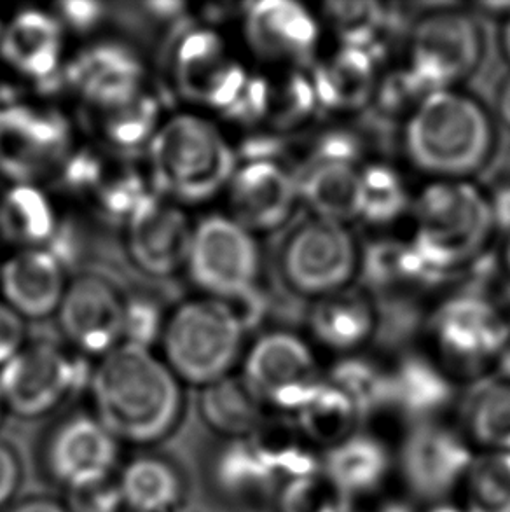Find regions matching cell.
Returning <instances> with one entry per match:
<instances>
[{
  "instance_id": "19",
  "label": "cell",
  "mask_w": 510,
  "mask_h": 512,
  "mask_svg": "<svg viewBox=\"0 0 510 512\" xmlns=\"http://www.w3.org/2000/svg\"><path fill=\"white\" fill-rule=\"evenodd\" d=\"M70 84L95 112L128 104L144 93V67L114 42L86 49L69 67Z\"/></svg>"
},
{
  "instance_id": "35",
  "label": "cell",
  "mask_w": 510,
  "mask_h": 512,
  "mask_svg": "<svg viewBox=\"0 0 510 512\" xmlns=\"http://www.w3.org/2000/svg\"><path fill=\"white\" fill-rule=\"evenodd\" d=\"M98 116L105 139L119 149H137L147 142L151 144L158 132V102L145 91L128 104L98 112Z\"/></svg>"
},
{
  "instance_id": "44",
  "label": "cell",
  "mask_w": 510,
  "mask_h": 512,
  "mask_svg": "<svg viewBox=\"0 0 510 512\" xmlns=\"http://www.w3.org/2000/svg\"><path fill=\"white\" fill-rule=\"evenodd\" d=\"M25 346V322L13 308L0 303V367Z\"/></svg>"
},
{
  "instance_id": "36",
  "label": "cell",
  "mask_w": 510,
  "mask_h": 512,
  "mask_svg": "<svg viewBox=\"0 0 510 512\" xmlns=\"http://www.w3.org/2000/svg\"><path fill=\"white\" fill-rule=\"evenodd\" d=\"M229 448L231 450L224 453L219 471L222 485L229 492L240 497H259L271 488H276L278 492L275 472L250 437L233 441Z\"/></svg>"
},
{
  "instance_id": "20",
  "label": "cell",
  "mask_w": 510,
  "mask_h": 512,
  "mask_svg": "<svg viewBox=\"0 0 510 512\" xmlns=\"http://www.w3.org/2000/svg\"><path fill=\"white\" fill-rule=\"evenodd\" d=\"M0 287L7 306L30 319H44L58 312L67 291L62 264L46 249L14 254L0 270Z\"/></svg>"
},
{
  "instance_id": "16",
  "label": "cell",
  "mask_w": 510,
  "mask_h": 512,
  "mask_svg": "<svg viewBox=\"0 0 510 512\" xmlns=\"http://www.w3.org/2000/svg\"><path fill=\"white\" fill-rule=\"evenodd\" d=\"M128 250L138 268L168 277L187 266L193 229L186 214L161 194H149L128 222Z\"/></svg>"
},
{
  "instance_id": "41",
  "label": "cell",
  "mask_w": 510,
  "mask_h": 512,
  "mask_svg": "<svg viewBox=\"0 0 510 512\" xmlns=\"http://www.w3.org/2000/svg\"><path fill=\"white\" fill-rule=\"evenodd\" d=\"M435 91L430 90L409 67L380 77L373 104L392 118H409Z\"/></svg>"
},
{
  "instance_id": "49",
  "label": "cell",
  "mask_w": 510,
  "mask_h": 512,
  "mask_svg": "<svg viewBox=\"0 0 510 512\" xmlns=\"http://www.w3.org/2000/svg\"><path fill=\"white\" fill-rule=\"evenodd\" d=\"M498 112H500V119L510 130V76L505 79L498 93Z\"/></svg>"
},
{
  "instance_id": "11",
  "label": "cell",
  "mask_w": 510,
  "mask_h": 512,
  "mask_svg": "<svg viewBox=\"0 0 510 512\" xmlns=\"http://www.w3.org/2000/svg\"><path fill=\"white\" fill-rule=\"evenodd\" d=\"M187 268L208 298L228 301L254 291L259 273L254 235L231 217L210 215L193 229Z\"/></svg>"
},
{
  "instance_id": "9",
  "label": "cell",
  "mask_w": 510,
  "mask_h": 512,
  "mask_svg": "<svg viewBox=\"0 0 510 512\" xmlns=\"http://www.w3.org/2000/svg\"><path fill=\"white\" fill-rule=\"evenodd\" d=\"M242 380L264 408L296 415L322 387L317 357L296 334H264L250 346Z\"/></svg>"
},
{
  "instance_id": "38",
  "label": "cell",
  "mask_w": 510,
  "mask_h": 512,
  "mask_svg": "<svg viewBox=\"0 0 510 512\" xmlns=\"http://www.w3.org/2000/svg\"><path fill=\"white\" fill-rule=\"evenodd\" d=\"M329 383L355 404L360 416L373 413L385 402H390V374L360 357L341 360L334 367Z\"/></svg>"
},
{
  "instance_id": "27",
  "label": "cell",
  "mask_w": 510,
  "mask_h": 512,
  "mask_svg": "<svg viewBox=\"0 0 510 512\" xmlns=\"http://www.w3.org/2000/svg\"><path fill=\"white\" fill-rule=\"evenodd\" d=\"M266 408L257 401L242 376H226L203 387L200 413L210 429L233 441L255 436L266 423Z\"/></svg>"
},
{
  "instance_id": "7",
  "label": "cell",
  "mask_w": 510,
  "mask_h": 512,
  "mask_svg": "<svg viewBox=\"0 0 510 512\" xmlns=\"http://www.w3.org/2000/svg\"><path fill=\"white\" fill-rule=\"evenodd\" d=\"M280 263L292 291L320 299L348 287L360 270V252L345 224L313 217L290 235Z\"/></svg>"
},
{
  "instance_id": "52",
  "label": "cell",
  "mask_w": 510,
  "mask_h": 512,
  "mask_svg": "<svg viewBox=\"0 0 510 512\" xmlns=\"http://www.w3.org/2000/svg\"><path fill=\"white\" fill-rule=\"evenodd\" d=\"M502 264L510 277V229L505 233L504 249H502Z\"/></svg>"
},
{
  "instance_id": "26",
  "label": "cell",
  "mask_w": 510,
  "mask_h": 512,
  "mask_svg": "<svg viewBox=\"0 0 510 512\" xmlns=\"http://www.w3.org/2000/svg\"><path fill=\"white\" fill-rule=\"evenodd\" d=\"M125 511L175 512L184 499V479L166 458L142 455L123 467L118 479Z\"/></svg>"
},
{
  "instance_id": "29",
  "label": "cell",
  "mask_w": 510,
  "mask_h": 512,
  "mask_svg": "<svg viewBox=\"0 0 510 512\" xmlns=\"http://www.w3.org/2000/svg\"><path fill=\"white\" fill-rule=\"evenodd\" d=\"M362 418L341 390L324 381L296 413V427L313 448L331 450L353 436Z\"/></svg>"
},
{
  "instance_id": "47",
  "label": "cell",
  "mask_w": 510,
  "mask_h": 512,
  "mask_svg": "<svg viewBox=\"0 0 510 512\" xmlns=\"http://www.w3.org/2000/svg\"><path fill=\"white\" fill-rule=\"evenodd\" d=\"M491 210L495 217V226L504 229L505 233L510 229V184L500 187L497 193L490 196Z\"/></svg>"
},
{
  "instance_id": "3",
  "label": "cell",
  "mask_w": 510,
  "mask_h": 512,
  "mask_svg": "<svg viewBox=\"0 0 510 512\" xmlns=\"http://www.w3.org/2000/svg\"><path fill=\"white\" fill-rule=\"evenodd\" d=\"M409 240L434 277L470 266L495 233L490 196L467 180H435L414 201Z\"/></svg>"
},
{
  "instance_id": "54",
  "label": "cell",
  "mask_w": 510,
  "mask_h": 512,
  "mask_svg": "<svg viewBox=\"0 0 510 512\" xmlns=\"http://www.w3.org/2000/svg\"><path fill=\"white\" fill-rule=\"evenodd\" d=\"M432 512H463L460 504L458 506H448V502H437V506L432 509Z\"/></svg>"
},
{
  "instance_id": "53",
  "label": "cell",
  "mask_w": 510,
  "mask_h": 512,
  "mask_svg": "<svg viewBox=\"0 0 510 512\" xmlns=\"http://www.w3.org/2000/svg\"><path fill=\"white\" fill-rule=\"evenodd\" d=\"M502 48H504L505 56L510 62V18L505 20L504 30H502Z\"/></svg>"
},
{
  "instance_id": "50",
  "label": "cell",
  "mask_w": 510,
  "mask_h": 512,
  "mask_svg": "<svg viewBox=\"0 0 510 512\" xmlns=\"http://www.w3.org/2000/svg\"><path fill=\"white\" fill-rule=\"evenodd\" d=\"M497 369L502 380L510 381V320L509 331H507V340H505L504 350L500 353Z\"/></svg>"
},
{
  "instance_id": "40",
  "label": "cell",
  "mask_w": 510,
  "mask_h": 512,
  "mask_svg": "<svg viewBox=\"0 0 510 512\" xmlns=\"http://www.w3.org/2000/svg\"><path fill=\"white\" fill-rule=\"evenodd\" d=\"M348 502L322 469L289 479L276 492V512H350Z\"/></svg>"
},
{
  "instance_id": "46",
  "label": "cell",
  "mask_w": 510,
  "mask_h": 512,
  "mask_svg": "<svg viewBox=\"0 0 510 512\" xmlns=\"http://www.w3.org/2000/svg\"><path fill=\"white\" fill-rule=\"evenodd\" d=\"M62 9V18L67 25L76 30H88L95 27L98 20L104 16L100 4H91V2H67L60 6Z\"/></svg>"
},
{
  "instance_id": "10",
  "label": "cell",
  "mask_w": 510,
  "mask_h": 512,
  "mask_svg": "<svg viewBox=\"0 0 510 512\" xmlns=\"http://www.w3.org/2000/svg\"><path fill=\"white\" fill-rule=\"evenodd\" d=\"M84 378V366L74 355L51 341H37L0 367V394L14 416L34 420L58 408Z\"/></svg>"
},
{
  "instance_id": "13",
  "label": "cell",
  "mask_w": 510,
  "mask_h": 512,
  "mask_svg": "<svg viewBox=\"0 0 510 512\" xmlns=\"http://www.w3.org/2000/svg\"><path fill=\"white\" fill-rule=\"evenodd\" d=\"M474 450L465 432L434 420L418 423L400 446L402 478L411 492L437 504L458 492L476 457Z\"/></svg>"
},
{
  "instance_id": "12",
  "label": "cell",
  "mask_w": 510,
  "mask_h": 512,
  "mask_svg": "<svg viewBox=\"0 0 510 512\" xmlns=\"http://www.w3.org/2000/svg\"><path fill=\"white\" fill-rule=\"evenodd\" d=\"M70 154V130L60 112L30 104L0 109V173L14 184L34 186Z\"/></svg>"
},
{
  "instance_id": "45",
  "label": "cell",
  "mask_w": 510,
  "mask_h": 512,
  "mask_svg": "<svg viewBox=\"0 0 510 512\" xmlns=\"http://www.w3.org/2000/svg\"><path fill=\"white\" fill-rule=\"evenodd\" d=\"M21 481L20 460L9 444L0 441V507L11 502Z\"/></svg>"
},
{
  "instance_id": "56",
  "label": "cell",
  "mask_w": 510,
  "mask_h": 512,
  "mask_svg": "<svg viewBox=\"0 0 510 512\" xmlns=\"http://www.w3.org/2000/svg\"><path fill=\"white\" fill-rule=\"evenodd\" d=\"M2 28H4V27H0V34H2Z\"/></svg>"
},
{
  "instance_id": "32",
  "label": "cell",
  "mask_w": 510,
  "mask_h": 512,
  "mask_svg": "<svg viewBox=\"0 0 510 512\" xmlns=\"http://www.w3.org/2000/svg\"><path fill=\"white\" fill-rule=\"evenodd\" d=\"M458 497L463 512H510V453H476Z\"/></svg>"
},
{
  "instance_id": "31",
  "label": "cell",
  "mask_w": 510,
  "mask_h": 512,
  "mask_svg": "<svg viewBox=\"0 0 510 512\" xmlns=\"http://www.w3.org/2000/svg\"><path fill=\"white\" fill-rule=\"evenodd\" d=\"M465 436L477 450L510 453V381L498 378L477 388L467 406Z\"/></svg>"
},
{
  "instance_id": "24",
  "label": "cell",
  "mask_w": 510,
  "mask_h": 512,
  "mask_svg": "<svg viewBox=\"0 0 510 512\" xmlns=\"http://www.w3.org/2000/svg\"><path fill=\"white\" fill-rule=\"evenodd\" d=\"M392 469V453L383 441L359 430L327 451L322 464V471L348 499L378 492L390 478Z\"/></svg>"
},
{
  "instance_id": "6",
  "label": "cell",
  "mask_w": 510,
  "mask_h": 512,
  "mask_svg": "<svg viewBox=\"0 0 510 512\" xmlns=\"http://www.w3.org/2000/svg\"><path fill=\"white\" fill-rule=\"evenodd\" d=\"M509 331V319L491 301L476 294L449 298L435 310L428 336L435 362L453 378H474L497 367Z\"/></svg>"
},
{
  "instance_id": "17",
  "label": "cell",
  "mask_w": 510,
  "mask_h": 512,
  "mask_svg": "<svg viewBox=\"0 0 510 512\" xmlns=\"http://www.w3.org/2000/svg\"><path fill=\"white\" fill-rule=\"evenodd\" d=\"M228 187L231 219L250 233L280 228L299 201L297 180L276 161H247Z\"/></svg>"
},
{
  "instance_id": "37",
  "label": "cell",
  "mask_w": 510,
  "mask_h": 512,
  "mask_svg": "<svg viewBox=\"0 0 510 512\" xmlns=\"http://www.w3.org/2000/svg\"><path fill=\"white\" fill-rule=\"evenodd\" d=\"M320 18L336 32L341 46L374 51L385 25V11L376 2H327Z\"/></svg>"
},
{
  "instance_id": "2",
  "label": "cell",
  "mask_w": 510,
  "mask_h": 512,
  "mask_svg": "<svg viewBox=\"0 0 510 512\" xmlns=\"http://www.w3.org/2000/svg\"><path fill=\"white\" fill-rule=\"evenodd\" d=\"M493 146L490 114L476 98L456 88L432 93L404 126L409 160L437 180H465L486 165Z\"/></svg>"
},
{
  "instance_id": "23",
  "label": "cell",
  "mask_w": 510,
  "mask_h": 512,
  "mask_svg": "<svg viewBox=\"0 0 510 512\" xmlns=\"http://www.w3.org/2000/svg\"><path fill=\"white\" fill-rule=\"evenodd\" d=\"M311 334L339 353L357 352L373 338L376 310L364 292L343 289L317 299L310 313Z\"/></svg>"
},
{
  "instance_id": "43",
  "label": "cell",
  "mask_w": 510,
  "mask_h": 512,
  "mask_svg": "<svg viewBox=\"0 0 510 512\" xmlns=\"http://www.w3.org/2000/svg\"><path fill=\"white\" fill-rule=\"evenodd\" d=\"M360 142L348 132H327L318 139L313 163H348L357 165Z\"/></svg>"
},
{
  "instance_id": "33",
  "label": "cell",
  "mask_w": 510,
  "mask_h": 512,
  "mask_svg": "<svg viewBox=\"0 0 510 512\" xmlns=\"http://www.w3.org/2000/svg\"><path fill=\"white\" fill-rule=\"evenodd\" d=\"M360 270H364L371 284L380 289L416 287L435 278L421 263L411 242H380L360 256Z\"/></svg>"
},
{
  "instance_id": "8",
  "label": "cell",
  "mask_w": 510,
  "mask_h": 512,
  "mask_svg": "<svg viewBox=\"0 0 510 512\" xmlns=\"http://www.w3.org/2000/svg\"><path fill=\"white\" fill-rule=\"evenodd\" d=\"M483 56L484 37L476 18L442 7L414 25L407 67L430 90H448L472 76Z\"/></svg>"
},
{
  "instance_id": "15",
  "label": "cell",
  "mask_w": 510,
  "mask_h": 512,
  "mask_svg": "<svg viewBox=\"0 0 510 512\" xmlns=\"http://www.w3.org/2000/svg\"><path fill=\"white\" fill-rule=\"evenodd\" d=\"M58 315L65 336L83 352L107 355L125 343L128 305L104 278L84 275L67 285Z\"/></svg>"
},
{
  "instance_id": "51",
  "label": "cell",
  "mask_w": 510,
  "mask_h": 512,
  "mask_svg": "<svg viewBox=\"0 0 510 512\" xmlns=\"http://www.w3.org/2000/svg\"><path fill=\"white\" fill-rule=\"evenodd\" d=\"M371 512H414L413 507L407 506L404 502H400V500H388V502H383L380 506L373 509Z\"/></svg>"
},
{
  "instance_id": "22",
  "label": "cell",
  "mask_w": 510,
  "mask_h": 512,
  "mask_svg": "<svg viewBox=\"0 0 510 512\" xmlns=\"http://www.w3.org/2000/svg\"><path fill=\"white\" fill-rule=\"evenodd\" d=\"M374 49L341 48L311 72L322 111L357 112L374 100L380 83Z\"/></svg>"
},
{
  "instance_id": "48",
  "label": "cell",
  "mask_w": 510,
  "mask_h": 512,
  "mask_svg": "<svg viewBox=\"0 0 510 512\" xmlns=\"http://www.w3.org/2000/svg\"><path fill=\"white\" fill-rule=\"evenodd\" d=\"M9 512H70L65 504H60L51 499L23 500L18 506H14Z\"/></svg>"
},
{
  "instance_id": "34",
  "label": "cell",
  "mask_w": 510,
  "mask_h": 512,
  "mask_svg": "<svg viewBox=\"0 0 510 512\" xmlns=\"http://www.w3.org/2000/svg\"><path fill=\"white\" fill-rule=\"evenodd\" d=\"M407 207L406 182L395 168L385 163L360 168V219L383 226L397 221Z\"/></svg>"
},
{
  "instance_id": "28",
  "label": "cell",
  "mask_w": 510,
  "mask_h": 512,
  "mask_svg": "<svg viewBox=\"0 0 510 512\" xmlns=\"http://www.w3.org/2000/svg\"><path fill=\"white\" fill-rule=\"evenodd\" d=\"M451 395V376L434 360L409 357L390 374V402L425 422L448 406Z\"/></svg>"
},
{
  "instance_id": "25",
  "label": "cell",
  "mask_w": 510,
  "mask_h": 512,
  "mask_svg": "<svg viewBox=\"0 0 510 512\" xmlns=\"http://www.w3.org/2000/svg\"><path fill=\"white\" fill-rule=\"evenodd\" d=\"M297 180L299 200L317 219L346 222L360 219V167L348 163H313Z\"/></svg>"
},
{
  "instance_id": "57",
  "label": "cell",
  "mask_w": 510,
  "mask_h": 512,
  "mask_svg": "<svg viewBox=\"0 0 510 512\" xmlns=\"http://www.w3.org/2000/svg\"><path fill=\"white\" fill-rule=\"evenodd\" d=\"M350 512H352V511H350Z\"/></svg>"
},
{
  "instance_id": "21",
  "label": "cell",
  "mask_w": 510,
  "mask_h": 512,
  "mask_svg": "<svg viewBox=\"0 0 510 512\" xmlns=\"http://www.w3.org/2000/svg\"><path fill=\"white\" fill-rule=\"evenodd\" d=\"M0 55L21 76L41 83L53 79L62 63V21L37 9H23L2 28Z\"/></svg>"
},
{
  "instance_id": "42",
  "label": "cell",
  "mask_w": 510,
  "mask_h": 512,
  "mask_svg": "<svg viewBox=\"0 0 510 512\" xmlns=\"http://www.w3.org/2000/svg\"><path fill=\"white\" fill-rule=\"evenodd\" d=\"M65 506L70 512H123V499L118 481L109 479L98 485L67 492Z\"/></svg>"
},
{
  "instance_id": "5",
  "label": "cell",
  "mask_w": 510,
  "mask_h": 512,
  "mask_svg": "<svg viewBox=\"0 0 510 512\" xmlns=\"http://www.w3.org/2000/svg\"><path fill=\"white\" fill-rule=\"evenodd\" d=\"M243 333L245 327L226 301H189L166 324V364L179 380L208 387L233 371L242 353Z\"/></svg>"
},
{
  "instance_id": "55",
  "label": "cell",
  "mask_w": 510,
  "mask_h": 512,
  "mask_svg": "<svg viewBox=\"0 0 510 512\" xmlns=\"http://www.w3.org/2000/svg\"><path fill=\"white\" fill-rule=\"evenodd\" d=\"M4 409H6V406H4V399H2V394H0V422H2V415H4Z\"/></svg>"
},
{
  "instance_id": "14",
  "label": "cell",
  "mask_w": 510,
  "mask_h": 512,
  "mask_svg": "<svg viewBox=\"0 0 510 512\" xmlns=\"http://www.w3.org/2000/svg\"><path fill=\"white\" fill-rule=\"evenodd\" d=\"M119 441L97 416H70L51 432L44 462L51 478L70 492L112 479Z\"/></svg>"
},
{
  "instance_id": "39",
  "label": "cell",
  "mask_w": 510,
  "mask_h": 512,
  "mask_svg": "<svg viewBox=\"0 0 510 512\" xmlns=\"http://www.w3.org/2000/svg\"><path fill=\"white\" fill-rule=\"evenodd\" d=\"M287 70L289 72L278 83H271L268 116L278 128L292 130L306 125L322 109L311 72H303L299 67Z\"/></svg>"
},
{
  "instance_id": "30",
  "label": "cell",
  "mask_w": 510,
  "mask_h": 512,
  "mask_svg": "<svg viewBox=\"0 0 510 512\" xmlns=\"http://www.w3.org/2000/svg\"><path fill=\"white\" fill-rule=\"evenodd\" d=\"M56 219L48 196L35 186L14 184L0 201V231L27 249H41L55 235Z\"/></svg>"
},
{
  "instance_id": "1",
  "label": "cell",
  "mask_w": 510,
  "mask_h": 512,
  "mask_svg": "<svg viewBox=\"0 0 510 512\" xmlns=\"http://www.w3.org/2000/svg\"><path fill=\"white\" fill-rule=\"evenodd\" d=\"M179 381L147 346L123 343L91 374L95 416L119 443H159L180 420Z\"/></svg>"
},
{
  "instance_id": "18",
  "label": "cell",
  "mask_w": 510,
  "mask_h": 512,
  "mask_svg": "<svg viewBox=\"0 0 510 512\" xmlns=\"http://www.w3.org/2000/svg\"><path fill=\"white\" fill-rule=\"evenodd\" d=\"M245 35L255 55L299 67L310 60L320 41L318 16L287 0H266L249 7Z\"/></svg>"
},
{
  "instance_id": "4",
  "label": "cell",
  "mask_w": 510,
  "mask_h": 512,
  "mask_svg": "<svg viewBox=\"0 0 510 512\" xmlns=\"http://www.w3.org/2000/svg\"><path fill=\"white\" fill-rule=\"evenodd\" d=\"M154 187L166 200L198 203L228 186L236 172L228 140L207 119L179 114L149 144Z\"/></svg>"
}]
</instances>
